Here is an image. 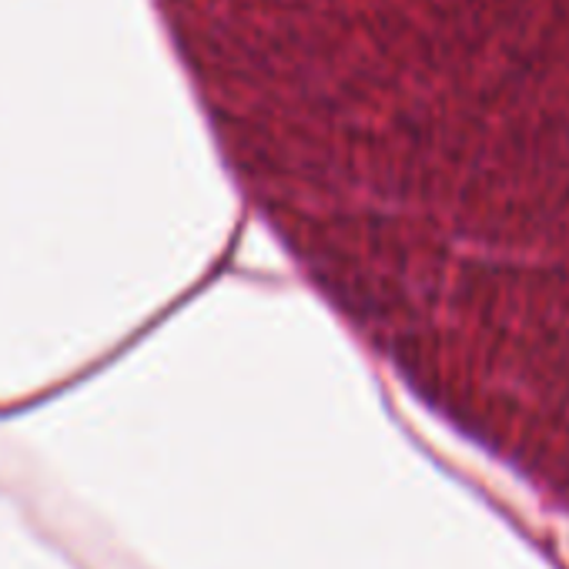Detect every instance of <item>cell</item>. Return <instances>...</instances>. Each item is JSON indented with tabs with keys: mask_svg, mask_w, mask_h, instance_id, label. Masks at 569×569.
<instances>
[{
	"mask_svg": "<svg viewBox=\"0 0 569 569\" xmlns=\"http://www.w3.org/2000/svg\"><path fill=\"white\" fill-rule=\"evenodd\" d=\"M366 248L569 312V0H302Z\"/></svg>",
	"mask_w": 569,
	"mask_h": 569,
	"instance_id": "obj_1",
	"label": "cell"
}]
</instances>
